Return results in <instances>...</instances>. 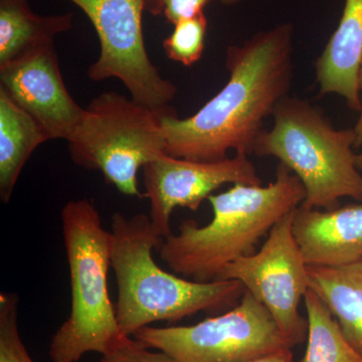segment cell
<instances>
[{"label":"cell","instance_id":"obj_1","mask_svg":"<svg viewBox=\"0 0 362 362\" xmlns=\"http://www.w3.org/2000/svg\"><path fill=\"white\" fill-rule=\"evenodd\" d=\"M293 35L284 23L230 45L221 92L188 118L161 117L166 154L195 161L223 160L230 150L254 154L266 119L291 90Z\"/></svg>","mask_w":362,"mask_h":362},{"label":"cell","instance_id":"obj_2","mask_svg":"<svg viewBox=\"0 0 362 362\" xmlns=\"http://www.w3.org/2000/svg\"><path fill=\"white\" fill-rule=\"evenodd\" d=\"M306 199L303 183L284 164L276 180L263 185H233L209 197L213 218L199 226L183 221L177 233L164 238L160 258L175 273L199 282L218 278L220 272L242 257L254 254L259 240Z\"/></svg>","mask_w":362,"mask_h":362},{"label":"cell","instance_id":"obj_3","mask_svg":"<svg viewBox=\"0 0 362 362\" xmlns=\"http://www.w3.org/2000/svg\"><path fill=\"white\" fill-rule=\"evenodd\" d=\"M111 233V267L118 287L117 319L126 337L157 321L176 322L197 312L223 310L246 292L237 280L199 282L160 268L153 250L161 247L163 238L146 214L127 218L114 214Z\"/></svg>","mask_w":362,"mask_h":362},{"label":"cell","instance_id":"obj_4","mask_svg":"<svg viewBox=\"0 0 362 362\" xmlns=\"http://www.w3.org/2000/svg\"><path fill=\"white\" fill-rule=\"evenodd\" d=\"M71 290V312L49 344L52 362H77L88 352L104 356L123 333L108 288L112 233L94 202L82 199L62 209Z\"/></svg>","mask_w":362,"mask_h":362},{"label":"cell","instance_id":"obj_5","mask_svg":"<svg viewBox=\"0 0 362 362\" xmlns=\"http://www.w3.org/2000/svg\"><path fill=\"white\" fill-rule=\"evenodd\" d=\"M273 118V128L259 136L254 154L275 157L301 180L306 199L300 206L332 209L342 197L362 202L354 129H335L322 112L298 97H286Z\"/></svg>","mask_w":362,"mask_h":362},{"label":"cell","instance_id":"obj_6","mask_svg":"<svg viewBox=\"0 0 362 362\" xmlns=\"http://www.w3.org/2000/svg\"><path fill=\"white\" fill-rule=\"evenodd\" d=\"M161 115L134 99L106 92L93 100L68 138L73 161L98 170L122 194L144 197L140 168L166 154Z\"/></svg>","mask_w":362,"mask_h":362},{"label":"cell","instance_id":"obj_7","mask_svg":"<svg viewBox=\"0 0 362 362\" xmlns=\"http://www.w3.org/2000/svg\"><path fill=\"white\" fill-rule=\"evenodd\" d=\"M133 337L175 362H247L293 349L268 309L247 291L221 315L189 326H146Z\"/></svg>","mask_w":362,"mask_h":362},{"label":"cell","instance_id":"obj_8","mask_svg":"<svg viewBox=\"0 0 362 362\" xmlns=\"http://www.w3.org/2000/svg\"><path fill=\"white\" fill-rule=\"evenodd\" d=\"M84 11L99 37V58L88 75L95 82L115 78L131 98L161 115H177L170 107L175 85L162 78L145 47V0H70Z\"/></svg>","mask_w":362,"mask_h":362},{"label":"cell","instance_id":"obj_9","mask_svg":"<svg viewBox=\"0 0 362 362\" xmlns=\"http://www.w3.org/2000/svg\"><path fill=\"white\" fill-rule=\"evenodd\" d=\"M293 211L273 226L258 252L228 264L216 280L242 283L268 309L283 337L295 347L308 334V320L300 315L299 304L309 289V279L293 235Z\"/></svg>","mask_w":362,"mask_h":362},{"label":"cell","instance_id":"obj_10","mask_svg":"<svg viewBox=\"0 0 362 362\" xmlns=\"http://www.w3.org/2000/svg\"><path fill=\"white\" fill-rule=\"evenodd\" d=\"M247 154L235 153L218 161H195L163 154L143 168L144 197L150 202V220L162 238L170 235V218L176 207L197 211L221 185H262Z\"/></svg>","mask_w":362,"mask_h":362},{"label":"cell","instance_id":"obj_11","mask_svg":"<svg viewBox=\"0 0 362 362\" xmlns=\"http://www.w3.org/2000/svg\"><path fill=\"white\" fill-rule=\"evenodd\" d=\"M0 89L37 120L51 139L66 141L84 116L85 109L66 90L54 42L0 66Z\"/></svg>","mask_w":362,"mask_h":362},{"label":"cell","instance_id":"obj_12","mask_svg":"<svg viewBox=\"0 0 362 362\" xmlns=\"http://www.w3.org/2000/svg\"><path fill=\"white\" fill-rule=\"evenodd\" d=\"M292 232L307 266L362 261V204L324 211L299 206L293 211Z\"/></svg>","mask_w":362,"mask_h":362},{"label":"cell","instance_id":"obj_13","mask_svg":"<svg viewBox=\"0 0 362 362\" xmlns=\"http://www.w3.org/2000/svg\"><path fill=\"white\" fill-rule=\"evenodd\" d=\"M362 59V0H345L337 30L315 63L320 95L337 94L361 112L358 74Z\"/></svg>","mask_w":362,"mask_h":362},{"label":"cell","instance_id":"obj_14","mask_svg":"<svg viewBox=\"0 0 362 362\" xmlns=\"http://www.w3.org/2000/svg\"><path fill=\"white\" fill-rule=\"evenodd\" d=\"M309 288L322 300L343 335L362 356V261L340 267L307 266Z\"/></svg>","mask_w":362,"mask_h":362},{"label":"cell","instance_id":"obj_15","mask_svg":"<svg viewBox=\"0 0 362 362\" xmlns=\"http://www.w3.org/2000/svg\"><path fill=\"white\" fill-rule=\"evenodd\" d=\"M51 140L44 128L0 89V199L7 204L26 162Z\"/></svg>","mask_w":362,"mask_h":362},{"label":"cell","instance_id":"obj_16","mask_svg":"<svg viewBox=\"0 0 362 362\" xmlns=\"http://www.w3.org/2000/svg\"><path fill=\"white\" fill-rule=\"evenodd\" d=\"M73 26V13L42 16L33 13L28 0H0V66L25 52L52 44Z\"/></svg>","mask_w":362,"mask_h":362},{"label":"cell","instance_id":"obj_17","mask_svg":"<svg viewBox=\"0 0 362 362\" xmlns=\"http://www.w3.org/2000/svg\"><path fill=\"white\" fill-rule=\"evenodd\" d=\"M303 300L308 334L302 362H362L361 354L347 341L329 309L310 288Z\"/></svg>","mask_w":362,"mask_h":362},{"label":"cell","instance_id":"obj_18","mask_svg":"<svg viewBox=\"0 0 362 362\" xmlns=\"http://www.w3.org/2000/svg\"><path fill=\"white\" fill-rule=\"evenodd\" d=\"M207 18L204 13L181 21L163 40V49L169 59L185 66L194 65L202 59L206 47Z\"/></svg>","mask_w":362,"mask_h":362},{"label":"cell","instance_id":"obj_19","mask_svg":"<svg viewBox=\"0 0 362 362\" xmlns=\"http://www.w3.org/2000/svg\"><path fill=\"white\" fill-rule=\"evenodd\" d=\"M18 305L16 294H0V362H33L18 330Z\"/></svg>","mask_w":362,"mask_h":362},{"label":"cell","instance_id":"obj_20","mask_svg":"<svg viewBox=\"0 0 362 362\" xmlns=\"http://www.w3.org/2000/svg\"><path fill=\"white\" fill-rule=\"evenodd\" d=\"M132 337L122 335L104 354L102 362H175L164 352L150 351L146 345Z\"/></svg>","mask_w":362,"mask_h":362},{"label":"cell","instance_id":"obj_21","mask_svg":"<svg viewBox=\"0 0 362 362\" xmlns=\"http://www.w3.org/2000/svg\"><path fill=\"white\" fill-rule=\"evenodd\" d=\"M213 0H145V11L162 16L173 25L204 13Z\"/></svg>","mask_w":362,"mask_h":362},{"label":"cell","instance_id":"obj_22","mask_svg":"<svg viewBox=\"0 0 362 362\" xmlns=\"http://www.w3.org/2000/svg\"><path fill=\"white\" fill-rule=\"evenodd\" d=\"M247 362H293L292 349H284Z\"/></svg>","mask_w":362,"mask_h":362},{"label":"cell","instance_id":"obj_23","mask_svg":"<svg viewBox=\"0 0 362 362\" xmlns=\"http://www.w3.org/2000/svg\"><path fill=\"white\" fill-rule=\"evenodd\" d=\"M358 81L359 89L362 90V59L361 63V68H359ZM354 129L356 135V145H354V148H359V147H362V105L361 110L359 112L358 120H357L356 127H354Z\"/></svg>","mask_w":362,"mask_h":362},{"label":"cell","instance_id":"obj_24","mask_svg":"<svg viewBox=\"0 0 362 362\" xmlns=\"http://www.w3.org/2000/svg\"><path fill=\"white\" fill-rule=\"evenodd\" d=\"M244 1V0H221V4L225 6H235V4H240V2Z\"/></svg>","mask_w":362,"mask_h":362},{"label":"cell","instance_id":"obj_25","mask_svg":"<svg viewBox=\"0 0 362 362\" xmlns=\"http://www.w3.org/2000/svg\"><path fill=\"white\" fill-rule=\"evenodd\" d=\"M356 163L357 168H358V170L361 171L362 173V153L356 154Z\"/></svg>","mask_w":362,"mask_h":362}]
</instances>
